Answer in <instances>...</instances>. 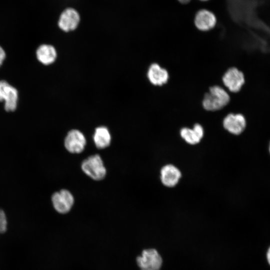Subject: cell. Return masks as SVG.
Masks as SVG:
<instances>
[{"label": "cell", "instance_id": "2", "mask_svg": "<svg viewBox=\"0 0 270 270\" xmlns=\"http://www.w3.org/2000/svg\"><path fill=\"white\" fill-rule=\"evenodd\" d=\"M82 171L88 176L96 180H100L105 177L106 170L100 155L90 156L82 163Z\"/></svg>", "mask_w": 270, "mask_h": 270}, {"label": "cell", "instance_id": "8", "mask_svg": "<svg viewBox=\"0 0 270 270\" xmlns=\"http://www.w3.org/2000/svg\"><path fill=\"white\" fill-rule=\"evenodd\" d=\"M86 139L84 134L78 130H72L67 134L64 141L66 150L72 154H80L84 149Z\"/></svg>", "mask_w": 270, "mask_h": 270}, {"label": "cell", "instance_id": "15", "mask_svg": "<svg viewBox=\"0 0 270 270\" xmlns=\"http://www.w3.org/2000/svg\"><path fill=\"white\" fill-rule=\"evenodd\" d=\"M93 140L98 148L104 149L108 147L111 142V135L108 129L105 126L97 127L94 130Z\"/></svg>", "mask_w": 270, "mask_h": 270}, {"label": "cell", "instance_id": "9", "mask_svg": "<svg viewBox=\"0 0 270 270\" xmlns=\"http://www.w3.org/2000/svg\"><path fill=\"white\" fill-rule=\"evenodd\" d=\"M146 76L150 84L158 87L166 84L170 79L168 71L157 62H153L150 65Z\"/></svg>", "mask_w": 270, "mask_h": 270}, {"label": "cell", "instance_id": "4", "mask_svg": "<svg viewBox=\"0 0 270 270\" xmlns=\"http://www.w3.org/2000/svg\"><path fill=\"white\" fill-rule=\"evenodd\" d=\"M136 263L140 270H160L162 258L158 251L154 248L144 250L136 258Z\"/></svg>", "mask_w": 270, "mask_h": 270}, {"label": "cell", "instance_id": "7", "mask_svg": "<svg viewBox=\"0 0 270 270\" xmlns=\"http://www.w3.org/2000/svg\"><path fill=\"white\" fill-rule=\"evenodd\" d=\"M18 99L17 90L5 80L0 81V102H4V109L7 112L14 111Z\"/></svg>", "mask_w": 270, "mask_h": 270}, {"label": "cell", "instance_id": "11", "mask_svg": "<svg viewBox=\"0 0 270 270\" xmlns=\"http://www.w3.org/2000/svg\"><path fill=\"white\" fill-rule=\"evenodd\" d=\"M52 201L54 209L58 212L66 214L72 208L74 203V198L70 192L66 190H62L52 194Z\"/></svg>", "mask_w": 270, "mask_h": 270}, {"label": "cell", "instance_id": "20", "mask_svg": "<svg viewBox=\"0 0 270 270\" xmlns=\"http://www.w3.org/2000/svg\"><path fill=\"white\" fill-rule=\"evenodd\" d=\"M200 1H202V2H206V1H208V0H199Z\"/></svg>", "mask_w": 270, "mask_h": 270}, {"label": "cell", "instance_id": "12", "mask_svg": "<svg viewBox=\"0 0 270 270\" xmlns=\"http://www.w3.org/2000/svg\"><path fill=\"white\" fill-rule=\"evenodd\" d=\"M181 177L180 170L172 164L164 166L160 171V179L166 186L172 187L176 186Z\"/></svg>", "mask_w": 270, "mask_h": 270}, {"label": "cell", "instance_id": "3", "mask_svg": "<svg viewBox=\"0 0 270 270\" xmlns=\"http://www.w3.org/2000/svg\"><path fill=\"white\" fill-rule=\"evenodd\" d=\"M244 74L236 67L229 68L222 77L223 85L232 94L238 92L245 84Z\"/></svg>", "mask_w": 270, "mask_h": 270}, {"label": "cell", "instance_id": "16", "mask_svg": "<svg viewBox=\"0 0 270 270\" xmlns=\"http://www.w3.org/2000/svg\"><path fill=\"white\" fill-rule=\"evenodd\" d=\"M7 220L4 212L0 209V233L4 232L6 230Z\"/></svg>", "mask_w": 270, "mask_h": 270}, {"label": "cell", "instance_id": "19", "mask_svg": "<svg viewBox=\"0 0 270 270\" xmlns=\"http://www.w3.org/2000/svg\"><path fill=\"white\" fill-rule=\"evenodd\" d=\"M179 2H180L182 4H187L189 2H190V0H178Z\"/></svg>", "mask_w": 270, "mask_h": 270}, {"label": "cell", "instance_id": "10", "mask_svg": "<svg viewBox=\"0 0 270 270\" xmlns=\"http://www.w3.org/2000/svg\"><path fill=\"white\" fill-rule=\"evenodd\" d=\"M194 22L197 30L206 32L215 27L217 19L214 14L212 11L206 9H200L196 12Z\"/></svg>", "mask_w": 270, "mask_h": 270}, {"label": "cell", "instance_id": "1", "mask_svg": "<svg viewBox=\"0 0 270 270\" xmlns=\"http://www.w3.org/2000/svg\"><path fill=\"white\" fill-rule=\"evenodd\" d=\"M230 96L222 86L216 84L210 86L204 94L202 106L208 112H216L224 108L229 104Z\"/></svg>", "mask_w": 270, "mask_h": 270}, {"label": "cell", "instance_id": "18", "mask_svg": "<svg viewBox=\"0 0 270 270\" xmlns=\"http://www.w3.org/2000/svg\"><path fill=\"white\" fill-rule=\"evenodd\" d=\"M266 258L267 261L269 265L270 266V246L269 247V248H268L267 250V252L266 254Z\"/></svg>", "mask_w": 270, "mask_h": 270}, {"label": "cell", "instance_id": "5", "mask_svg": "<svg viewBox=\"0 0 270 270\" xmlns=\"http://www.w3.org/2000/svg\"><path fill=\"white\" fill-rule=\"evenodd\" d=\"M80 20V15L76 8L68 7L60 12L58 20V26L62 31L68 32L78 28Z\"/></svg>", "mask_w": 270, "mask_h": 270}, {"label": "cell", "instance_id": "14", "mask_svg": "<svg viewBox=\"0 0 270 270\" xmlns=\"http://www.w3.org/2000/svg\"><path fill=\"white\" fill-rule=\"evenodd\" d=\"M36 56L40 62L44 65L52 64L56 60L57 52L56 48L52 45L43 44L37 49Z\"/></svg>", "mask_w": 270, "mask_h": 270}, {"label": "cell", "instance_id": "6", "mask_svg": "<svg viewBox=\"0 0 270 270\" xmlns=\"http://www.w3.org/2000/svg\"><path fill=\"white\" fill-rule=\"evenodd\" d=\"M222 125L224 128L230 133L238 135L245 130L246 120L242 114L230 112L224 117Z\"/></svg>", "mask_w": 270, "mask_h": 270}, {"label": "cell", "instance_id": "13", "mask_svg": "<svg viewBox=\"0 0 270 270\" xmlns=\"http://www.w3.org/2000/svg\"><path fill=\"white\" fill-rule=\"evenodd\" d=\"M181 137L188 144H196L203 138L204 130L199 124H195L192 128L184 127L180 130Z\"/></svg>", "mask_w": 270, "mask_h": 270}, {"label": "cell", "instance_id": "21", "mask_svg": "<svg viewBox=\"0 0 270 270\" xmlns=\"http://www.w3.org/2000/svg\"><path fill=\"white\" fill-rule=\"evenodd\" d=\"M269 152H270V144H269Z\"/></svg>", "mask_w": 270, "mask_h": 270}, {"label": "cell", "instance_id": "17", "mask_svg": "<svg viewBox=\"0 0 270 270\" xmlns=\"http://www.w3.org/2000/svg\"><path fill=\"white\" fill-rule=\"evenodd\" d=\"M5 58V52L4 49L0 46V66L2 64Z\"/></svg>", "mask_w": 270, "mask_h": 270}]
</instances>
